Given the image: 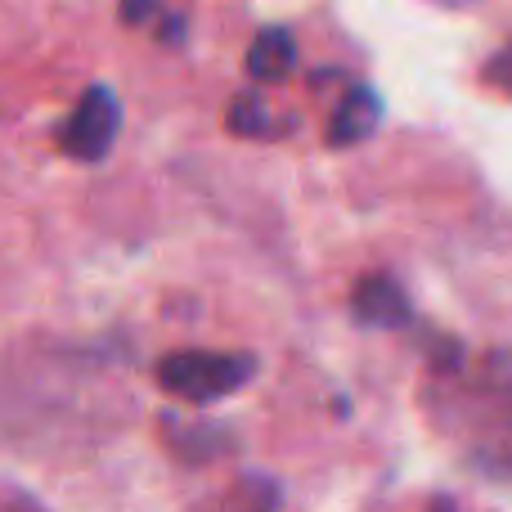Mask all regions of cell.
Here are the masks:
<instances>
[{
  "label": "cell",
  "instance_id": "obj_6",
  "mask_svg": "<svg viewBox=\"0 0 512 512\" xmlns=\"http://www.w3.org/2000/svg\"><path fill=\"white\" fill-rule=\"evenodd\" d=\"M297 68V41H292L288 27H261L256 41L248 45V72L261 86H274L288 72Z\"/></svg>",
  "mask_w": 512,
  "mask_h": 512
},
{
  "label": "cell",
  "instance_id": "obj_12",
  "mask_svg": "<svg viewBox=\"0 0 512 512\" xmlns=\"http://www.w3.org/2000/svg\"><path fill=\"white\" fill-rule=\"evenodd\" d=\"M445 5H468V0H445Z\"/></svg>",
  "mask_w": 512,
  "mask_h": 512
},
{
  "label": "cell",
  "instance_id": "obj_2",
  "mask_svg": "<svg viewBox=\"0 0 512 512\" xmlns=\"http://www.w3.org/2000/svg\"><path fill=\"white\" fill-rule=\"evenodd\" d=\"M256 360L243 351H171L158 360V387L185 405H216L252 382Z\"/></svg>",
  "mask_w": 512,
  "mask_h": 512
},
{
  "label": "cell",
  "instance_id": "obj_7",
  "mask_svg": "<svg viewBox=\"0 0 512 512\" xmlns=\"http://www.w3.org/2000/svg\"><path fill=\"white\" fill-rule=\"evenodd\" d=\"M225 126H230L234 135H248V140H270V135L288 131V122H279V117L265 108L261 95H239V99H234Z\"/></svg>",
  "mask_w": 512,
  "mask_h": 512
},
{
  "label": "cell",
  "instance_id": "obj_1",
  "mask_svg": "<svg viewBox=\"0 0 512 512\" xmlns=\"http://www.w3.org/2000/svg\"><path fill=\"white\" fill-rule=\"evenodd\" d=\"M441 373L463 378V387L445 391V423L463 441V454L490 477L512 481V360L495 355L481 373H463V364Z\"/></svg>",
  "mask_w": 512,
  "mask_h": 512
},
{
  "label": "cell",
  "instance_id": "obj_10",
  "mask_svg": "<svg viewBox=\"0 0 512 512\" xmlns=\"http://www.w3.org/2000/svg\"><path fill=\"white\" fill-rule=\"evenodd\" d=\"M153 9H158V0H122V9H117V14H122L126 27H135V23H144Z\"/></svg>",
  "mask_w": 512,
  "mask_h": 512
},
{
  "label": "cell",
  "instance_id": "obj_4",
  "mask_svg": "<svg viewBox=\"0 0 512 512\" xmlns=\"http://www.w3.org/2000/svg\"><path fill=\"white\" fill-rule=\"evenodd\" d=\"M351 315L360 319L364 328H378V333H396V328H409L414 319V306H409V292L396 283V274H364L351 292Z\"/></svg>",
  "mask_w": 512,
  "mask_h": 512
},
{
  "label": "cell",
  "instance_id": "obj_3",
  "mask_svg": "<svg viewBox=\"0 0 512 512\" xmlns=\"http://www.w3.org/2000/svg\"><path fill=\"white\" fill-rule=\"evenodd\" d=\"M122 131V104L108 86H90L86 95L72 104L68 122L59 126V149L72 162H104Z\"/></svg>",
  "mask_w": 512,
  "mask_h": 512
},
{
  "label": "cell",
  "instance_id": "obj_11",
  "mask_svg": "<svg viewBox=\"0 0 512 512\" xmlns=\"http://www.w3.org/2000/svg\"><path fill=\"white\" fill-rule=\"evenodd\" d=\"M432 512H459V508H454V504H436Z\"/></svg>",
  "mask_w": 512,
  "mask_h": 512
},
{
  "label": "cell",
  "instance_id": "obj_9",
  "mask_svg": "<svg viewBox=\"0 0 512 512\" xmlns=\"http://www.w3.org/2000/svg\"><path fill=\"white\" fill-rule=\"evenodd\" d=\"M0 512H50V508H45L41 499L23 495V490H14V486H0Z\"/></svg>",
  "mask_w": 512,
  "mask_h": 512
},
{
  "label": "cell",
  "instance_id": "obj_5",
  "mask_svg": "<svg viewBox=\"0 0 512 512\" xmlns=\"http://www.w3.org/2000/svg\"><path fill=\"white\" fill-rule=\"evenodd\" d=\"M382 122V99L378 90L369 86H351L342 99H337L333 117H328V144L333 149H351V144L369 140Z\"/></svg>",
  "mask_w": 512,
  "mask_h": 512
},
{
  "label": "cell",
  "instance_id": "obj_8",
  "mask_svg": "<svg viewBox=\"0 0 512 512\" xmlns=\"http://www.w3.org/2000/svg\"><path fill=\"white\" fill-rule=\"evenodd\" d=\"M481 81H486L490 90H499V95L512 99V41L486 59V68H481Z\"/></svg>",
  "mask_w": 512,
  "mask_h": 512
}]
</instances>
